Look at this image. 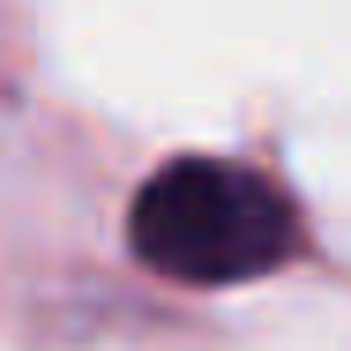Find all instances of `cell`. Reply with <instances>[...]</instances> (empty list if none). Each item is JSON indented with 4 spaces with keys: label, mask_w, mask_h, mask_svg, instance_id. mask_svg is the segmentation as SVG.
I'll use <instances>...</instances> for the list:
<instances>
[{
    "label": "cell",
    "mask_w": 351,
    "mask_h": 351,
    "mask_svg": "<svg viewBox=\"0 0 351 351\" xmlns=\"http://www.w3.org/2000/svg\"><path fill=\"white\" fill-rule=\"evenodd\" d=\"M128 239L157 277L180 284H239L262 277L291 254V210L284 195L247 172V165H217V157H180L165 165L135 195Z\"/></svg>",
    "instance_id": "1"
}]
</instances>
